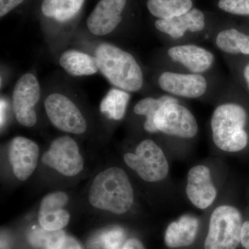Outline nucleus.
I'll list each match as a JSON object with an SVG mask.
<instances>
[{
  "label": "nucleus",
  "mask_w": 249,
  "mask_h": 249,
  "mask_svg": "<svg viewBox=\"0 0 249 249\" xmlns=\"http://www.w3.org/2000/svg\"><path fill=\"white\" fill-rule=\"evenodd\" d=\"M40 148L34 141L24 137H16L9 145V159L15 176L26 181L34 172L38 162Z\"/></svg>",
  "instance_id": "nucleus-16"
},
{
  "label": "nucleus",
  "mask_w": 249,
  "mask_h": 249,
  "mask_svg": "<svg viewBox=\"0 0 249 249\" xmlns=\"http://www.w3.org/2000/svg\"><path fill=\"white\" fill-rule=\"evenodd\" d=\"M94 56L99 71L114 88L128 92H140L144 89L145 77L142 65L133 54L114 44L101 43Z\"/></svg>",
  "instance_id": "nucleus-3"
},
{
  "label": "nucleus",
  "mask_w": 249,
  "mask_h": 249,
  "mask_svg": "<svg viewBox=\"0 0 249 249\" xmlns=\"http://www.w3.org/2000/svg\"><path fill=\"white\" fill-rule=\"evenodd\" d=\"M86 0H42L40 11L46 19L60 24L70 22L80 14Z\"/></svg>",
  "instance_id": "nucleus-20"
},
{
  "label": "nucleus",
  "mask_w": 249,
  "mask_h": 249,
  "mask_svg": "<svg viewBox=\"0 0 249 249\" xmlns=\"http://www.w3.org/2000/svg\"><path fill=\"white\" fill-rule=\"evenodd\" d=\"M241 244L246 249H249V221H247L242 225Z\"/></svg>",
  "instance_id": "nucleus-29"
},
{
  "label": "nucleus",
  "mask_w": 249,
  "mask_h": 249,
  "mask_svg": "<svg viewBox=\"0 0 249 249\" xmlns=\"http://www.w3.org/2000/svg\"><path fill=\"white\" fill-rule=\"evenodd\" d=\"M121 249H145L140 240L137 238H130L124 242Z\"/></svg>",
  "instance_id": "nucleus-30"
},
{
  "label": "nucleus",
  "mask_w": 249,
  "mask_h": 249,
  "mask_svg": "<svg viewBox=\"0 0 249 249\" xmlns=\"http://www.w3.org/2000/svg\"><path fill=\"white\" fill-rule=\"evenodd\" d=\"M59 64L72 76H92L99 72L96 57L76 49L64 52L59 58Z\"/></svg>",
  "instance_id": "nucleus-19"
},
{
  "label": "nucleus",
  "mask_w": 249,
  "mask_h": 249,
  "mask_svg": "<svg viewBox=\"0 0 249 249\" xmlns=\"http://www.w3.org/2000/svg\"><path fill=\"white\" fill-rule=\"evenodd\" d=\"M130 100L131 93L113 87L103 98L100 109L107 119L119 121L125 116Z\"/></svg>",
  "instance_id": "nucleus-21"
},
{
  "label": "nucleus",
  "mask_w": 249,
  "mask_h": 249,
  "mask_svg": "<svg viewBox=\"0 0 249 249\" xmlns=\"http://www.w3.org/2000/svg\"><path fill=\"white\" fill-rule=\"evenodd\" d=\"M210 42L226 62L249 58V33L238 28L231 26L215 28Z\"/></svg>",
  "instance_id": "nucleus-15"
},
{
  "label": "nucleus",
  "mask_w": 249,
  "mask_h": 249,
  "mask_svg": "<svg viewBox=\"0 0 249 249\" xmlns=\"http://www.w3.org/2000/svg\"><path fill=\"white\" fill-rule=\"evenodd\" d=\"M128 0H99L86 21L88 30L93 36L109 35L121 25Z\"/></svg>",
  "instance_id": "nucleus-13"
},
{
  "label": "nucleus",
  "mask_w": 249,
  "mask_h": 249,
  "mask_svg": "<svg viewBox=\"0 0 249 249\" xmlns=\"http://www.w3.org/2000/svg\"><path fill=\"white\" fill-rule=\"evenodd\" d=\"M237 88L226 82L214 100L210 119V133L214 147L226 153L245 150L249 142L248 109L237 96Z\"/></svg>",
  "instance_id": "nucleus-1"
},
{
  "label": "nucleus",
  "mask_w": 249,
  "mask_h": 249,
  "mask_svg": "<svg viewBox=\"0 0 249 249\" xmlns=\"http://www.w3.org/2000/svg\"><path fill=\"white\" fill-rule=\"evenodd\" d=\"M234 79L249 93V58L226 62Z\"/></svg>",
  "instance_id": "nucleus-25"
},
{
  "label": "nucleus",
  "mask_w": 249,
  "mask_h": 249,
  "mask_svg": "<svg viewBox=\"0 0 249 249\" xmlns=\"http://www.w3.org/2000/svg\"><path fill=\"white\" fill-rule=\"evenodd\" d=\"M68 201L69 196L64 192H54L46 196L41 201L39 209L40 227L50 231L66 227L70 221V214L63 208Z\"/></svg>",
  "instance_id": "nucleus-17"
},
{
  "label": "nucleus",
  "mask_w": 249,
  "mask_h": 249,
  "mask_svg": "<svg viewBox=\"0 0 249 249\" xmlns=\"http://www.w3.org/2000/svg\"><path fill=\"white\" fill-rule=\"evenodd\" d=\"M173 97V96L170 95L160 93L157 96H147L142 98L134 105V114L144 118L142 128L147 133L155 134L153 120L156 112L162 104L169 101Z\"/></svg>",
  "instance_id": "nucleus-23"
},
{
  "label": "nucleus",
  "mask_w": 249,
  "mask_h": 249,
  "mask_svg": "<svg viewBox=\"0 0 249 249\" xmlns=\"http://www.w3.org/2000/svg\"><path fill=\"white\" fill-rule=\"evenodd\" d=\"M24 1L25 0H0V18L7 16Z\"/></svg>",
  "instance_id": "nucleus-28"
},
{
  "label": "nucleus",
  "mask_w": 249,
  "mask_h": 249,
  "mask_svg": "<svg viewBox=\"0 0 249 249\" xmlns=\"http://www.w3.org/2000/svg\"><path fill=\"white\" fill-rule=\"evenodd\" d=\"M45 109L54 127L67 133L81 134L88 129L85 116L71 98L61 93H50L45 98Z\"/></svg>",
  "instance_id": "nucleus-10"
},
{
  "label": "nucleus",
  "mask_w": 249,
  "mask_h": 249,
  "mask_svg": "<svg viewBox=\"0 0 249 249\" xmlns=\"http://www.w3.org/2000/svg\"><path fill=\"white\" fill-rule=\"evenodd\" d=\"M243 225L241 213L231 205L222 204L213 211L205 249H236L241 242Z\"/></svg>",
  "instance_id": "nucleus-8"
},
{
  "label": "nucleus",
  "mask_w": 249,
  "mask_h": 249,
  "mask_svg": "<svg viewBox=\"0 0 249 249\" xmlns=\"http://www.w3.org/2000/svg\"><path fill=\"white\" fill-rule=\"evenodd\" d=\"M44 164L66 177H74L84 169V160L78 144L70 136L54 139L42 157Z\"/></svg>",
  "instance_id": "nucleus-11"
},
{
  "label": "nucleus",
  "mask_w": 249,
  "mask_h": 249,
  "mask_svg": "<svg viewBox=\"0 0 249 249\" xmlns=\"http://www.w3.org/2000/svg\"><path fill=\"white\" fill-rule=\"evenodd\" d=\"M158 56L159 68L200 74L216 73L215 53L200 43L165 45Z\"/></svg>",
  "instance_id": "nucleus-5"
},
{
  "label": "nucleus",
  "mask_w": 249,
  "mask_h": 249,
  "mask_svg": "<svg viewBox=\"0 0 249 249\" xmlns=\"http://www.w3.org/2000/svg\"><path fill=\"white\" fill-rule=\"evenodd\" d=\"M62 230L50 231L42 228H36L29 235V241L36 248L49 249L53 247L65 235Z\"/></svg>",
  "instance_id": "nucleus-24"
},
{
  "label": "nucleus",
  "mask_w": 249,
  "mask_h": 249,
  "mask_svg": "<svg viewBox=\"0 0 249 249\" xmlns=\"http://www.w3.org/2000/svg\"><path fill=\"white\" fill-rule=\"evenodd\" d=\"M154 27L165 45L210 41L215 29L211 27L204 11L196 8L178 17L156 19Z\"/></svg>",
  "instance_id": "nucleus-6"
},
{
  "label": "nucleus",
  "mask_w": 249,
  "mask_h": 249,
  "mask_svg": "<svg viewBox=\"0 0 249 249\" xmlns=\"http://www.w3.org/2000/svg\"><path fill=\"white\" fill-rule=\"evenodd\" d=\"M49 249H83L79 242L72 236L65 234L60 240Z\"/></svg>",
  "instance_id": "nucleus-27"
},
{
  "label": "nucleus",
  "mask_w": 249,
  "mask_h": 249,
  "mask_svg": "<svg viewBox=\"0 0 249 249\" xmlns=\"http://www.w3.org/2000/svg\"><path fill=\"white\" fill-rule=\"evenodd\" d=\"M155 134L172 140L190 142L197 137L199 124L185 101L173 97L157 109L153 120Z\"/></svg>",
  "instance_id": "nucleus-7"
},
{
  "label": "nucleus",
  "mask_w": 249,
  "mask_h": 249,
  "mask_svg": "<svg viewBox=\"0 0 249 249\" xmlns=\"http://www.w3.org/2000/svg\"><path fill=\"white\" fill-rule=\"evenodd\" d=\"M186 193L188 200L196 209L206 210L217 196V188L209 167L199 164L192 167L186 178Z\"/></svg>",
  "instance_id": "nucleus-14"
},
{
  "label": "nucleus",
  "mask_w": 249,
  "mask_h": 249,
  "mask_svg": "<svg viewBox=\"0 0 249 249\" xmlns=\"http://www.w3.org/2000/svg\"><path fill=\"white\" fill-rule=\"evenodd\" d=\"M193 0H147V11L158 19H170L193 9Z\"/></svg>",
  "instance_id": "nucleus-22"
},
{
  "label": "nucleus",
  "mask_w": 249,
  "mask_h": 249,
  "mask_svg": "<svg viewBox=\"0 0 249 249\" xmlns=\"http://www.w3.org/2000/svg\"><path fill=\"white\" fill-rule=\"evenodd\" d=\"M5 111H6V104L4 100H1V126H2L5 121Z\"/></svg>",
  "instance_id": "nucleus-31"
},
{
  "label": "nucleus",
  "mask_w": 249,
  "mask_h": 249,
  "mask_svg": "<svg viewBox=\"0 0 249 249\" xmlns=\"http://www.w3.org/2000/svg\"><path fill=\"white\" fill-rule=\"evenodd\" d=\"M90 204L96 209L123 214L134 204V193L128 175L119 167H111L96 175L89 190Z\"/></svg>",
  "instance_id": "nucleus-4"
},
{
  "label": "nucleus",
  "mask_w": 249,
  "mask_h": 249,
  "mask_svg": "<svg viewBox=\"0 0 249 249\" xmlns=\"http://www.w3.org/2000/svg\"><path fill=\"white\" fill-rule=\"evenodd\" d=\"M154 80L160 93L182 101H214L227 82L217 73L200 74L162 68L157 69Z\"/></svg>",
  "instance_id": "nucleus-2"
},
{
  "label": "nucleus",
  "mask_w": 249,
  "mask_h": 249,
  "mask_svg": "<svg viewBox=\"0 0 249 249\" xmlns=\"http://www.w3.org/2000/svg\"><path fill=\"white\" fill-rule=\"evenodd\" d=\"M124 159L126 165L146 182H160L169 174L170 165L166 155L153 139H142L134 153L124 154Z\"/></svg>",
  "instance_id": "nucleus-9"
},
{
  "label": "nucleus",
  "mask_w": 249,
  "mask_h": 249,
  "mask_svg": "<svg viewBox=\"0 0 249 249\" xmlns=\"http://www.w3.org/2000/svg\"><path fill=\"white\" fill-rule=\"evenodd\" d=\"M218 9L227 14L249 16V0H218Z\"/></svg>",
  "instance_id": "nucleus-26"
},
{
  "label": "nucleus",
  "mask_w": 249,
  "mask_h": 249,
  "mask_svg": "<svg viewBox=\"0 0 249 249\" xmlns=\"http://www.w3.org/2000/svg\"><path fill=\"white\" fill-rule=\"evenodd\" d=\"M199 227L197 217L193 214H183L167 227L164 236L165 245L171 249L189 247L196 240Z\"/></svg>",
  "instance_id": "nucleus-18"
},
{
  "label": "nucleus",
  "mask_w": 249,
  "mask_h": 249,
  "mask_svg": "<svg viewBox=\"0 0 249 249\" xmlns=\"http://www.w3.org/2000/svg\"><path fill=\"white\" fill-rule=\"evenodd\" d=\"M41 88L37 77L27 73L19 77L13 91V108L21 125L32 127L37 121L35 107L40 101Z\"/></svg>",
  "instance_id": "nucleus-12"
}]
</instances>
